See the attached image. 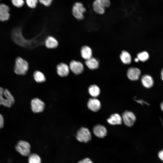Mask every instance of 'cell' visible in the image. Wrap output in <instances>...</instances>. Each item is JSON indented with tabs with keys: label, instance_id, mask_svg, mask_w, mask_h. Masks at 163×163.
Wrapping results in <instances>:
<instances>
[{
	"label": "cell",
	"instance_id": "obj_1",
	"mask_svg": "<svg viewBox=\"0 0 163 163\" xmlns=\"http://www.w3.org/2000/svg\"><path fill=\"white\" fill-rule=\"evenodd\" d=\"M14 99L10 91L0 87V105L10 107L14 103Z\"/></svg>",
	"mask_w": 163,
	"mask_h": 163
},
{
	"label": "cell",
	"instance_id": "obj_2",
	"mask_svg": "<svg viewBox=\"0 0 163 163\" xmlns=\"http://www.w3.org/2000/svg\"><path fill=\"white\" fill-rule=\"evenodd\" d=\"M29 68L27 62L20 57H17L15 60L14 71L17 75H24L26 74Z\"/></svg>",
	"mask_w": 163,
	"mask_h": 163
},
{
	"label": "cell",
	"instance_id": "obj_3",
	"mask_svg": "<svg viewBox=\"0 0 163 163\" xmlns=\"http://www.w3.org/2000/svg\"><path fill=\"white\" fill-rule=\"evenodd\" d=\"M76 138L79 142L87 143L91 139V135L88 128L83 127L77 132Z\"/></svg>",
	"mask_w": 163,
	"mask_h": 163
},
{
	"label": "cell",
	"instance_id": "obj_4",
	"mask_svg": "<svg viewBox=\"0 0 163 163\" xmlns=\"http://www.w3.org/2000/svg\"><path fill=\"white\" fill-rule=\"evenodd\" d=\"M85 11V8L81 2H76L73 5L72 8V14L77 20H82L84 19V13Z\"/></svg>",
	"mask_w": 163,
	"mask_h": 163
},
{
	"label": "cell",
	"instance_id": "obj_5",
	"mask_svg": "<svg viewBox=\"0 0 163 163\" xmlns=\"http://www.w3.org/2000/svg\"><path fill=\"white\" fill-rule=\"evenodd\" d=\"M16 151L23 156H29L30 152V145L27 142L19 141L15 146Z\"/></svg>",
	"mask_w": 163,
	"mask_h": 163
},
{
	"label": "cell",
	"instance_id": "obj_6",
	"mask_svg": "<svg viewBox=\"0 0 163 163\" xmlns=\"http://www.w3.org/2000/svg\"><path fill=\"white\" fill-rule=\"evenodd\" d=\"M122 121L125 124L129 127H131L134 124L136 118L134 113L132 112L126 111L122 115Z\"/></svg>",
	"mask_w": 163,
	"mask_h": 163
},
{
	"label": "cell",
	"instance_id": "obj_7",
	"mask_svg": "<svg viewBox=\"0 0 163 163\" xmlns=\"http://www.w3.org/2000/svg\"><path fill=\"white\" fill-rule=\"evenodd\" d=\"M70 70L74 74L78 75L83 71L84 66L80 62L75 60L71 61L69 65Z\"/></svg>",
	"mask_w": 163,
	"mask_h": 163
},
{
	"label": "cell",
	"instance_id": "obj_8",
	"mask_svg": "<svg viewBox=\"0 0 163 163\" xmlns=\"http://www.w3.org/2000/svg\"><path fill=\"white\" fill-rule=\"evenodd\" d=\"M31 104L32 110L34 113L41 112L44 108V102L37 98H35L32 100Z\"/></svg>",
	"mask_w": 163,
	"mask_h": 163
},
{
	"label": "cell",
	"instance_id": "obj_9",
	"mask_svg": "<svg viewBox=\"0 0 163 163\" xmlns=\"http://www.w3.org/2000/svg\"><path fill=\"white\" fill-rule=\"evenodd\" d=\"M69 66L65 63H60L56 66L57 73L60 77H65L67 76L69 73Z\"/></svg>",
	"mask_w": 163,
	"mask_h": 163
},
{
	"label": "cell",
	"instance_id": "obj_10",
	"mask_svg": "<svg viewBox=\"0 0 163 163\" xmlns=\"http://www.w3.org/2000/svg\"><path fill=\"white\" fill-rule=\"evenodd\" d=\"M93 132L94 135L99 138H103L105 137L107 133L106 127L100 124L95 126L93 129Z\"/></svg>",
	"mask_w": 163,
	"mask_h": 163
},
{
	"label": "cell",
	"instance_id": "obj_11",
	"mask_svg": "<svg viewBox=\"0 0 163 163\" xmlns=\"http://www.w3.org/2000/svg\"><path fill=\"white\" fill-rule=\"evenodd\" d=\"M10 8L7 5L0 4V21H4L8 20L10 17Z\"/></svg>",
	"mask_w": 163,
	"mask_h": 163
},
{
	"label": "cell",
	"instance_id": "obj_12",
	"mask_svg": "<svg viewBox=\"0 0 163 163\" xmlns=\"http://www.w3.org/2000/svg\"><path fill=\"white\" fill-rule=\"evenodd\" d=\"M88 108L93 112H97L99 110L101 107L100 101L95 98L90 99L87 103Z\"/></svg>",
	"mask_w": 163,
	"mask_h": 163
},
{
	"label": "cell",
	"instance_id": "obj_13",
	"mask_svg": "<svg viewBox=\"0 0 163 163\" xmlns=\"http://www.w3.org/2000/svg\"><path fill=\"white\" fill-rule=\"evenodd\" d=\"M141 75L140 70L135 67L129 68L128 70L127 75L128 78L131 81L138 80Z\"/></svg>",
	"mask_w": 163,
	"mask_h": 163
},
{
	"label": "cell",
	"instance_id": "obj_14",
	"mask_svg": "<svg viewBox=\"0 0 163 163\" xmlns=\"http://www.w3.org/2000/svg\"><path fill=\"white\" fill-rule=\"evenodd\" d=\"M58 42L57 39L52 36L47 37L45 41L46 46L49 49H55L58 46Z\"/></svg>",
	"mask_w": 163,
	"mask_h": 163
},
{
	"label": "cell",
	"instance_id": "obj_15",
	"mask_svg": "<svg viewBox=\"0 0 163 163\" xmlns=\"http://www.w3.org/2000/svg\"><path fill=\"white\" fill-rule=\"evenodd\" d=\"M107 122L113 125H120L122 122V117L118 114L115 113L111 115L107 120Z\"/></svg>",
	"mask_w": 163,
	"mask_h": 163
},
{
	"label": "cell",
	"instance_id": "obj_16",
	"mask_svg": "<svg viewBox=\"0 0 163 163\" xmlns=\"http://www.w3.org/2000/svg\"><path fill=\"white\" fill-rule=\"evenodd\" d=\"M93 8L97 13L102 14H104L105 8L99 0H95L93 3Z\"/></svg>",
	"mask_w": 163,
	"mask_h": 163
},
{
	"label": "cell",
	"instance_id": "obj_17",
	"mask_svg": "<svg viewBox=\"0 0 163 163\" xmlns=\"http://www.w3.org/2000/svg\"><path fill=\"white\" fill-rule=\"evenodd\" d=\"M141 81L143 85L146 88H151L154 84L152 78L148 75H145L142 76L141 78Z\"/></svg>",
	"mask_w": 163,
	"mask_h": 163
},
{
	"label": "cell",
	"instance_id": "obj_18",
	"mask_svg": "<svg viewBox=\"0 0 163 163\" xmlns=\"http://www.w3.org/2000/svg\"><path fill=\"white\" fill-rule=\"evenodd\" d=\"M80 53L82 57L85 60L92 57V52L91 49L87 46H84L82 47Z\"/></svg>",
	"mask_w": 163,
	"mask_h": 163
},
{
	"label": "cell",
	"instance_id": "obj_19",
	"mask_svg": "<svg viewBox=\"0 0 163 163\" xmlns=\"http://www.w3.org/2000/svg\"><path fill=\"white\" fill-rule=\"evenodd\" d=\"M85 64L87 67L91 70L97 69L99 66L98 61L96 58L92 57L86 60Z\"/></svg>",
	"mask_w": 163,
	"mask_h": 163
},
{
	"label": "cell",
	"instance_id": "obj_20",
	"mask_svg": "<svg viewBox=\"0 0 163 163\" xmlns=\"http://www.w3.org/2000/svg\"><path fill=\"white\" fill-rule=\"evenodd\" d=\"M88 91L90 94L94 98L97 97L100 93L99 87L95 85H91L88 88Z\"/></svg>",
	"mask_w": 163,
	"mask_h": 163
},
{
	"label": "cell",
	"instance_id": "obj_21",
	"mask_svg": "<svg viewBox=\"0 0 163 163\" xmlns=\"http://www.w3.org/2000/svg\"><path fill=\"white\" fill-rule=\"evenodd\" d=\"M120 57L122 62L124 64H129L131 62V55L126 51H123L120 55Z\"/></svg>",
	"mask_w": 163,
	"mask_h": 163
},
{
	"label": "cell",
	"instance_id": "obj_22",
	"mask_svg": "<svg viewBox=\"0 0 163 163\" xmlns=\"http://www.w3.org/2000/svg\"><path fill=\"white\" fill-rule=\"evenodd\" d=\"M33 76L35 80L37 82H43L46 80V78L43 74L39 71H35L34 73Z\"/></svg>",
	"mask_w": 163,
	"mask_h": 163
},
{
	"label": "cell",
	"instance_id": "obj_23",
	"mask_svg": "<svg viewBox=\"0 0 163 163\" xmlns=\"http://www.w3.org/2000/svg\"><path fill=\"white\" fill-rule=\"evenodd\" d=\"M28 161L29 163H41V160L37 154L32 153L29 155Z\"/></svg>",
	"mask_w": 163,
	"mask_h": 163
},
{
	"label": "cell",
	"instance_id": "obj_24",
	"mask_svg": "<svg viewBox=\"0 0 163 163\" xmlns=\"http://www.w3.org/2000/svg\"><path fill=\"white\" fill-rule=\"evenodd\" d=\"M149 55L148 53L146 51H143L139 53L137 57L139 60L142 62H145L149 59Z\"/></svg>",
	"mask_w": 163,
	"mask_h": 163
},
{
	"label": "cell",
	"instance_id": "obj_25",
	"mask_svg": "<svg viewBox=\"0 0 163 163\" xmlns=\"http://www.w3.org/2000/svg\"><path fill=\"white\" fill-rule=\"evenodd\" d=\"M38 0H26L27 6L32 8H35L37 6Z\"/></svg>",
	"mask_w": 163,
	"mask_h": 163
},
{
	"label": "cell",
	"instance_id": "obj_26",
	"mask_svg": "<svg viewBox=\"0 0 163 163\" xmlns=\"http://www.w3.org/2000/svg\"><path fill=\"white\" fill-rule=\"evenodd\" d=\"M13 5L17 7H21L23 6L24 4V0H11Z\"/></svg>",
	"mask_w": 163,
	"mask_h": 163
},
{
	"label": "cell",
	"instance_id": "obj_27",
	"mask_svg": "<svg viewBox=\"0 0 163 163\" xmlns=\"http://www.w3.org/2000/svg\"><path fill=\"white\" fill-rule=\"evenodd\" d=\"M40 2L46 6H49L51 4L53 0H38Z\"/></svg>",
	"mask_w": 163,
	"mask_h": 163
},
{
	"label": "cell",
	"instance_id": "obj_28",
	"mask_svg": "<svg viewBox=\"0 0 163 163\" xmlns=\"http://www.w3.org/2000/svg\"><path fill=\"white\" fill-rule=\"evenodd\" d=\"M103 4L105 7H108L110 5V0H99Z\"/></svg>",
	"mask_w": 163,
	"mask_h": 163
},
{
	"label": "cell",
	"instance_id": "obj_29",
	"mask_svg": "<svg viewBox=\"0 0 163 163\" xmlns=\"http://www.w3.org/2000/svg\"><path fill=\"white\" fill-rule=\"evenodd\" d=\"M78 163H93L92 161L89 158H86L80 161Z\"/></svg>",
	"mask_w": 163,
	"mask_h": 163
},
{
	"label": "cell",
	"instance_id": "obj_30",
	"mask_svg": "<svg viewBox=\"0 0 163 163\" xmlns=\"http://www.w3.org/2000/svg\"><path fill=\"white\" fill-rule=\"evenodd\" d=\"M4 125V119L2 115L0 114V129L2 128Z\"/></svg>",
	"mask_w": 163,
	"mask_h": 163
},
{
	"label": "cell",
	"instance_id": "obj_31",
	"mask_svg": "<svg viewBox=\"0 0 163 163\" xmlns=\"http://www.w3.org/2000/svg\"><path fill=\"white\" fill-rule=\"evenodd\" d=\"M158 156L160 159L163 161V150L159 152Z\"/></svg>",
	"mask_w": 163,
	"mask_h": 163
},
{
	"label": "cell",
	"instance_id": "obj_32",
	"mask_svg": "<svg viewBox=\"0 0 163 163\" xmlns=\"http://www.w3.org/2000/svg\"><path fill=\"white\" fill-rule=\"evenodd\" d=\"M134 100L138 103L140 104H143V103H145V102L144 101L141 100H136L135 98Z\"/></svg>",
	"mask_w": 163,
	"mask_h": 163
},
{
	"label": "cell",
	"instance_id": "obj_33",
	"mask_svg": "<svg viewBox=\"0 0 163 163\" xmlns=\"http://www.w3.org/2000/svg\"><path fill=\"white\" fill-rule=\"evenodd\" d=\"M161 77L162 80L163 81V69H162L161 72Z\"/></svg>",
	"mask_w": 163,
	"mask_h": 163
},
{
	"label": "cell",
	"instance_id": "obj_34",
	"mask_svg": "<svg viewBox=\"0 0 163 163\" xmlns=\"http://www.w3.org/2000/svg\"><path fill=\"white\" fill-rule=\"evenodd\" d=\"M160 107L161 110L162 111H163V102H162L161 104Z\"/></svg>",
	"mask_w": 163,
	"mask_h": 163
},
{
	"label": "cell",
	"instance_id": "obj_35",
	"mask_svg": "<svg viewBox=\"0 0 163 163\" xmlns=\"http://www.w3.org/2000/svg\"><path fill=\"white\" fill-rule=\"evenodd\" d=\"M134 61L135 62H138L139 61V59L137 57L135 58L134 59Z\"/></svg>",
	"mask_w": 163,
	"mask_h": 163
}]
</instances>
